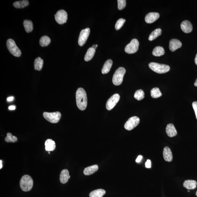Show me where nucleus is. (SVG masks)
<instances>
[{
  "instance_id": "nucleus-43",
  "label": "nucleus",
  "mask_w": 197,
  "mask_h": 197,
  "mask_svg": "<svg viewBox=\"0 0 197 197\" xmlns=\"http://www.w3.org/2000/svg\"><path fill=\"white\" fill-rule=\"evenodd\" d=\"M194 86L196 87H197V79L196 80L195 82L194 83Z\"/></svg>"
},
{
  "instance_id": "nucleus-33",
  "label": "nucleus",
  "mask_w": 197,
  "mask_h": 197,
  "mask_svg": "<svg viewBox=\"0 0 197 197\" xmlns=\"http://www.w3.org/2000/svg\"><path fill=\"white\" fill-rule=\"evenodd\" d=\"M125 21L126 20L125 19L123 18L119 19V20L117 21L115 25V29L116 30H119L123 26Z\"/></svg>"
},
{
  "instance_id": "nucleus-34",
  "label": "nucleus",
  "mask_w": 197,
  "mask_h": 197,
  "mask_svg": "<svg viewBox=\"0 0 197 197\" xmlns=\"http://www.w3.org/2000/svg\"><path fill=\"white\" fill-rule=\"evenodd\" d=\"M117 1L119 10H121L125 7L126 4L125 0H118Z\"/></svg>"
},
{
  "instance_id": "nucleus-38",
  "label": "nucleus",
  "mask_w": 197,
  "mask_h": 197,
  "mask_svg": "<svg viewBox=\"0 0 197 197\" xmlns=\"http://www.w3.org/2000/svg\"><path fill=\"white\" fill-rule=\"evenodd\" d=\"M16 109V107L15 106H11L8 107V109L10 110H15Z\"/></svg>"
},
{
  "instance_id": "nucleus-13",
  "label": "nucleus",
  "mask_w": 197,
  "mask_h": 197,
  "mask_svg": "<svg viewBox=\"0 0 197 197\" xmlns=\"http://www.w3.org/2000/svg\"><path fill=\"white\" fill-rule=\"evenodd\" d=\"M182 46V43L179 40L175 39H171L169 42V49L172 52L181 48Z\"/></svg>"
},
{
  "instance_id": "nucleus-10",
  "label": "nucleus",
  "mask_w": 197,
  "mask_h": 197,
  "mask_svg": "<svg viewBox=\"0 0 197 197\" xmlns=\"http://www.w3.org/2000/svg\"><path fill=\"white\" fill-rule=\"evenodd\" d=\"M120 98V95L116 94L112 96L107 101L106 108L108 110H111L115 106Z\"/></svg>"
},
{
  "instance_id": "nucleus-29",
  "label": "nucleus",
  "mask_w": 197,
  "mask_h": 197,
  "mask_svg": "<svg viewBox=\"0 0 197 197\" xmlns=\"http://www.w3.org/2000/svg\"><path fill=\"white\" fill-rule=\"evenodd\" d=\"M50 38L46 35L42 36L40 40V45L42 47L48 46L50 44Z\"/></svg>"
},
{
  "instance_id": "nucleus-42",
  "label": "nucleus",
  "mask_w": 197,
  "mask_h": 197,
  "mask_svg": "<svg viewBox=\"0 0 197 197\" xmlns=\"http://www.w3.org/2000/svg\"><path fill=\"white\" fill-rule=\"evenodd\" d=\"M195 64L197 65V54L195 59Z\"/></svg>"
},
{
  "instance_id": "nucleus-2",
  "label": "nucleus",
  "mask_w": 197,
  "mask_h": 197,
  "mask_svg": "<svg viewBox=\"0 0 197 197\" xmlns=\"http://www.w3.org/2000/svg\"><path fill=\"white\" fill-rule=\"evenodd\" d=\"M33 181L31 177L28 175L24 176L21 178L20 185L21 190L25 192L29 191L33 187Z\"/></svg>"
},
{
  "instance_id": "nucleus-14",
  "label": "nucleus",
  "mask_w": 197,
  "mask_h": 197,
  "mask_svg": "<svg viewBox=\"0 0 197 197\" xmlns=\"http://www.w3.org/2000/svg\"><path fill=\"white\" fill-rule=\"evenodd\" d=\"M182 30L185 33H189L192 31V25L189 21L185 20L181 23V25Z\"/></svg>"
},
{
  "instance_id": "nucleus-18",
  "label": "nucleus",
  "mask_w": 197,
  "mask_h": 197,
  "mask_svg": "<svg viewBox=\"0 0 197 197\" xmlns=\"http://www.w3.org/2000/svg\"><path fill=\"white\" fill-rule=\"evenodd\" d=\"M197 183L194 180H186L184 182L183 185L184 187L188 190H194L196 187Z\"/></svg>"
},
{
  "instance_id": "nucleus-15",
  "label": "nucleus",
  "mask_w": 197,
  "mask_h": 197,
  "mask_svg": "<svg viewBox=\"0 0 197 197\" xmlns=\"http://www.w3.org/2000/svg\"><path fill=\"white\" fill-rule=\"evenodd\" d=\"M163 155L165 161L167 162H171L173 160L172 152L170 148L166 147L164 148Z\"/></svg>"
},
{
  "instance_id": "nucleus-28",
  "label": "nucleus",
  "mask_w": 197,
  "mask_h": 197,
  "mask_svg": "<svg viewBox=\"0 0 197 197\" xmlns=\"http://www.w3.org/2000/svg\"><path fill=\"white\" fill-rule=\"evenodd\" d=\"M23 24L27 33H29L32 31L33 29V24L31 21L25 20L24 21Z\"/></svg>"
},
{
  "instance_id": "nucleus-12",
  "label": "nucleus",
  "mask_w": 197,
  "mask_h": 197,
  "mask_svg": "<svg viewBox=\"0 0 197 197\" xmlns=\"http://www.w3.org/2000/svg\"><path fill=\"white\" fill-rule=\"evenodd\" d=\"M160 17L159 14L157 12H150L145 17V21L148 24H152L158 20Z\"/></svg>"
},
{
  "instance_id": "nucleus-9",
  "label": "nucleus",
  "mask_w": 197,
  "mask_h": 197,
  "mask_svg": "<svg viewBox=\"0 0 197 197\" xmlns=\"http://www.w3.org/2000/svg\"><path fill=\"white\" fill-rule=\"evenodd\" d=\"M55 19L59 24H63L67 22L68 14L66 12L63 10L58 11L55 15Z\"/></svg>"
},
{
  "instance_id": "nucleus-4",
  "label": "nucleus",
  "mask_w": 197,
  "mask_h": 197,
  "mask_svg": "<svg viewBox=\"0 0 197 197\" xmlns=\"http://www.w3.org/2000/svg\"><path fill=\"white\" fill-rule=\"evenodd\" d=\"M126 72V69L123 67H120L116 70L113 77V82L114 85L119 86L122 83Z\"/></svg>"
},
{
  "instance_id": "nucleus-8",
  "label": "nucleus",
  "mask_w": 197,
  "mask_h": 197,
  "mask_svg": "<svg viewBox=\"0 0 197 197\" xmlns=\"http://www.w3.org/2000/svg\"><path fill=\"white\" fill-rule=\"evenodd\" d=\"M140 122L139 118L136 116H133L129 119L125 124L124 128L126 130L130 131L138 125Z\"/></svg>"
},
{
  "instance_id": "nucleus-1",
  "label": "nucleus",
  "mask_w": 197,
  "mask_h": 197,
  "mask_svg": "<svg viewBox=\"0 0 197 197\" xmlns=\"http://www.w3.org/2000/svg\"><path fill=\"white\" fill-rule=\"evenodd\" d=\"M76 104L78 108L81 110H84L87 105V99L86 91L83 88H78L76 91Z\"/></svg>"
},
{
  "instance_id": "nucleus-37",
  "label": "nucleus",
  "mask_w": 197,
  "mask_h": 197,
  "mask_svg": "<svg viewBox=\"0 0 197 197\" xmlns=\"http://www.w3.org/2000/svg\"><path fill=\"white\" fill-rule=\"evenodd\" d=\"M143 156H139L136 159V162L137 163H139L140 162L141 160L142 159V158H143Z\"/></svg>"
},
{
  "instance_id": "nucleus-23",
  "label": "nucleus",
  "mask_w": 197,
  "mask_h": 197,
  "mask_svg": "<svg viewBox=\"0 0 197 197\" xmlns=\"http://www.w3.org/2000/svg\"><path fill=\"white\" fill-rule=\"evenodd\" d=\"M106 194L104 190L99 189L93 190L90 194V197H102Z\"/></svg>"
},
{
  "instance_id": "nucleus-19",
  "label": "nucleus",
  "mask_w": 197,
  "mask_h": 197,
  "mask_svg": "<svg viewBox=\"0 0 197 197\" xmlns=\"http://www.w3.org/2000/svg\"><path fill=\"white\" fill-rule=\"evenodd\" d=\"M45 149L46 151H54L56 148V143L51 139H48L45 142Z\"/></svg>"
},
{
  "instance_id": "nucleus-27",
  "label": "nucleus",
  "mask_w": 197,
  "mask_h": 197,
  "mask_svg": "<svg viewBox=\"0 0 197 197\" xmlns=\"http://www.w3.org/2000/svg\"><path fill=\"white\" fill-rule=\"evenodd\" d=\"M29 5V2L28 1L24 0L19 1H16L13 3V6L16 8H24Z\"/></svg>"
},
{
  "instance_id": "nucleus-41",
  "label": "nucleus",
  "mask_w": 197,
  "mask_h": 197,
  "mask_svg": "<svg viewBox=\"0 0 197 197\" xmlns=\"http://www.w3.org/2000/svg\"><path fill=\"white\" fill-rule=\"evenodd\" d=\"M97 47V45H94L92 46V48L94 49H96Z\"/></svg>"
},
{
  "instance_id": "nucleus-35",
  "label": "nucleus",
  "mask_w": 197,
  "mask_h": 197,
  "mask_svg": "<svg viewBox=\"0 0 197 197\" xmlns=\"http://www.w3.org/2000/svg\"><path fill=\"white\" fill-rule=\"evenodd\" d=\"M192 107L195 114L196 118L197 120V101H194L192 103Z\"/></svg>"
},
{
  "instance_id": "nucleus-17",
  "label": "nucleus",
  "mask_w": 197,
  "mask_h": 197,
  "mask_svg": "<svg viewBox=\"0 0 197 197\" xmlns=\"http://www.w3.org/2000/svg\"><path fill=\"white\" fill-rule=\"evenodd\" d=\"M69 171L67 169H63L60 174V180L61 183L64 184L67 183L70 178Z\"/></svg>"
},
{
  "instance_id": "nucleus-40",
  "label": "nucleus",
  "mask_w": 197,
  "mask_h": 197,
  "mask_svg": "<svg viewBox=\"0 0 197 197\" xmlns=\"http://www.w3.org/2000/svg\"><path fill=\"white\" fill-rule=\"evenodd\" d=\"M2 161L1 160H0V169H1L2 168Z\"/></svg>"
},
{
  "instance_id": "nucleus-31",
  "label": "nucleus",
  "mask_w": 197,
  "mask_h": 197,
  "mask_svg": "<svg viewBox=\"0 0 197 197\" xmlns=\"http://www.w3.org/2000/svg\"><path fill=\"white\" fill-rule=\"evenodd\" d=\"M134 97L138 101L142 100L144 98L145 93L143 90H138L135 93Z\"/></svg>"
},
{
  "instance_id": "nucleus-25",
  "label": "nucleus",
  "mask_w": 197,
  "mask_h": 197,
  "mask_svg": "<svg viewBox=\"0 0 197 197\" xmlns=\"http://www.w3.org/2000/svg\"><path fill=\"white\" fill-rule=\"evenodd\" d=\"M95 53V50L94 49L92 48H89L84 57L85 61H88L91 60L94 56Z\"/></svg>"
},
{
  "instance_id": "nucleus-26",
  "label": "nucleus",
  "mask_w": 197,
  "mask_h": 197,
  "mask_svg": "<svg viewBox=\"0 0 197 197\" xmlns=\"http://www.w3.org/2000/svg\"><path fill=\"white\" fill-rule=\"evenodd\" d=\"M43 60L40 57L36 59L34 62L35 69L36 70L41 71L43 67Z\"/></svg>"
},
{
  "instance_id": "nucleus-22",
  "label": "nucleus",
  "mask_w": 197,
  "mask_h": 197,
  "mask_svg": "<svg viewBox=\"0 0 197 197\" xmlns=\"http://www.w3.org/2000/svg\"><path fill=\"white\" fill-rule=\"evenodd\" d=\"M165 54L164 48L160 46H157L152 51V54L154 56L160 57Z\"/></svg>"
},
{
  "instance_id": "nucleus-45",
  "label": "nucleus",
  "mask_w": 197,
  "mask_h": 197,
  "mask_svg": "<svg viewBox=\"0 0 197 197\" xmlns=\"http://www.w3.org/2000/svg\"><path fill=\"white\" fill-rule=\"evenodd\" d=\"M188 192H190V190H188Z\"/></svg>"
},
{
  "instance_id": "nucleus-39",
  "label": "nucleus",
  "mask_w": 197,
  "mask_h": 197,
  "mask_svg": "<svg viewBox=\"0 0 197 197\" xmlns=\"http://www.w3.org/2000/svg\"><path fill=\"white\" fill-rule=\"evenodd\" d=\"M14 97L13 96L9 97L7 98V101H11L14 100Z\"/></svg>"
},
{
  "instance_id": "nucleus-11",
  "label": "nucleus",
  "mask_w": 197,
  "mask_h": 197,
  "mask_svg": "<svg viewBox=\"0 0 197 197\" xmlns=\"http://www.w3.org/2000/svg\"><path fill=\"white\" fill-rule=\"evenodd\" d=\"M90 30L89 28L82 30L80 32L78 40V44L80 46H82L85 44L90 35Z\"/></svg>"
},
{
  "instance_id": "nucleus-7",
  "label": "nucleus",
  "mask_w": 197,
  "mask_h": 197,
  "mask_svg": "<svg viewBox=\"0 0 197 197\" xmlns=\"http://www.w3.org/2000/svg\"><path fill=\"white\" fill-rule=\"evenodd\" d=\"M139 42L137 39H133L125 48V52L128 54H133L136 53L138 49Z\"/></svg>"
},
{
  "instance_id": "nucleus-16",
  "label": "nucleus",
  "mask_w": 197,
  "mask_h": 197,
  "mask_svg": "<svg viewBox=\"0 0 197 197\" xmlns=\"http://www.w3.org/2000/svg\"><path fill=\"white\" fill-rule=\"evenodd\" d=\"M166 132L167 135L170 137L176 136L177 133L174 125L171 124L167 125L166 128Z\"/></svg>"
},
{
  "instance_id": "nucleus-30",
  "label": "nucleus",
  "mask_w": 197,
  "mask_h": 197,
  "mask_svg": "<svg viewBox=\"0 0 197 197\" xmlns=\"http://www.w3.org/2000/svg\"><path fill=\"white\" fill-rule=\"evenodd\" d=\"M151 96L153 98H157L162 96L159 89L158 88H154L151 90Z\"/></svg>"
},
{
  "instance_id": "nucleus-44",
  "label": "nucleus",
  "mask_w": 197,
  "mask_h": 197,
  "mask_svg": "<svg viewBox=\"0 0 197 197\" xmlns=\"http://www.w3.org/2000/svg\"><path fill=\"white\" fill-rule=\"evenodd\" d=\"M196 196H197V191L196 192Z\"/></svg>"
},
{
  "instance_id": "nucleus-5",
  "label": "nucleus",
  "mask_w": 197,
  "mask_h": 197,
  "mask_svg": "<svg viewBox=\"0 0 197 197\" xmlns=\"http://www.w3.org/2000/svg\"><path fill=\"white\" fill-rule=\"evenodd\" d=\"M7 46L8 50L13 56L16 57H19L21 56V51L16 46L13 40L9 39L7 40Z\"/></svg>"
},
{
  "instance_id": "nucleus-21",
  "label": "nucleus",
  "mask_w": 197,
  "mask_h": 197,
  "mask_svg": "<svg viewBox=\"0 0 197 197\" xmlns=\"http://www.w3.org/2000/svg\"><path fill=\"white\" fill-rule=\"evenodd\" d=\"M113 61L111 59L108 60L105 63L101 71L103 74H107L109 73L113 65Z\"/></svg>"
},
{
  "instance_id": "nucleus-6",
  "label": "nucleus",
  "mask_w": 197,
  "mask_h": 197,
  "mask_svg": "<svg viewBox=\"0 0 197 197\" xmlns=\"http://www.w3.org/2000/svg\"><path fill=\"white\" fill-rule=\"evenodd\" d=\"M43 116L45 119L51 123L56 124L58 123L61 117V115L60 112H55L53 113H48L44 112Z\"/></svg>"
},
{
  "instance_id": "nucleus-24",
  "label": "nucleus",
  "mask_w": 197,
  "mask_h": 197,
  "mask_svg": "<svg viewBox=\"0 0 197 197\" xmlns=\"http://www.w3.org/2000/svg\"><path fill=\"white\" fill-rule=\"evenodd\" d=\"M162 33V30L160 28L157 29L152 31L150 34L149 37V40L150 41L155 40L158 36H159Z\"/></svg>"
},
{
  "instance_id": "nucleus-3",
  "label": "nucleus",
  "mask_w": 197,
  "mask_h": 197,
  "mask_svg": "<svg viewBox=\"0 0 197 197\" xmlns=\"http://www.w3.org/2000/svg\"><path fill=\"white\" fill-rule=\"evenodd\" d=\"M149 66L152 71L159 74L166 73L170 69V67L168 65L156 63H150Z\"/></svg>"
},
{
  "instance_id": "nucleus-36",
  "label": "nucleus",
  "mask_w": 197,
  "mask_h": 197,
  "mask_svg": "<svg viewBox=\"0 0 197 197\" xmlns=\"http://www.w3.org/2000/svg\"><path fill=\"white\" fill-rule=\"evenodd\" d=\"M146 168H150L151 167V162L150 160H148L145 163Z\"/></svg>"
},
{
  "instance_id": "nucleus-20",
  "label": "nucleus",
  "mask_w": 197,
  "mask_h": 197,
  "mask_svg": "<svg viewBox=\"0 0 197 197\" xmlns=\"http://www.w3.org/2000/svg\"><path fill=\"white\" fill-rule=\"evenodd\" d=\"M99 167L97 165H93L87 167L84 171V174L86 176L90 175L96 172L98 170Z\"/></svg>"
},
{
  "instance_id": "nucleus-32",
  "label": "nucleus",
  "mask_w": 197,
  "mask_h": 197,
  "mask_svg": "<svg viewBox=\"0 0 197 197\" xmlns=\"http://www.w3.org/2000/svg\"><path fill=\"white\" fill-rule=\"evenodd\" d=\"M18 140L17 138L12 135V133H8L5 138V141L7 143H16Z\"/></svg>"
}]
</instances>
